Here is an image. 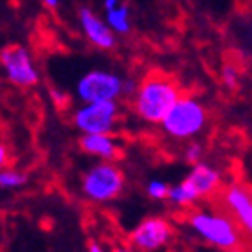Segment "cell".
I'll return each mask as SVG.
<instances>
[{
    "mask_svg": "<svg viewBox=\"0 0 252 252\" xmlns=\"http://www.w3.org/2000/svg\"><path fill=\"white\" fill-rule=\"evenodd\" d=\"M78 22L79 29L83 32V36L89 40L95 49L101 51H110L116 47V34L110 31V27L106 26L103 16H99L92 7L83 5L78 11Z\"/></svg>",
    "mask_w": 252,
    "mask_h": 252,
    "instance_id": "obj_11",
    "label": "cell"
},
{
    "mask_svg": "<svg viewBox=\"0 0 252 252\" xmlns=\"http://www.w3.org/2000/svg\"><path fill=\"white\" fill-rule=\"evenodd\" d=\"M221 180L223 177L220 169L209 162L198 160L191 164V171L186 175L184 180L169 186L166 200H169L177 207H193L202 198H209L218 193L221 188Z\"/></svg>",
    "mask_w": 252,
    "mask_h": 252,
    "instance_id": "obj_4",
    "label": "cell"
},
{
    "mask_svg": "<svg viewBox=\"0 0 252 252\" xmlns=\"http://www.w3.org/2000/svg\"><path fill=\"white\" fill-rule=\"evenodd\" d=\"M173 225L162 216H148L130 232V245L135 252H157L173 240Z\"/></svg>",
    "mask_w": 252,
    "mask_h": 252,
    "instance_id": "obj_9",
    "label": "cell"
},
{
    "mask_svg": "<svg viewBox=\"0 0 252 252\" xmlns=\"http://www.w3.org/2000/svg\"><path fill=\"white\" fill-rule=\"evenodd\" d=\"M220 78H221V83L225 85L227 89H236L238 83H240V70H238L234 65H223V68H221V74H220Z\"/></svg>",
    "mask_w": 252,
    "mask_h": 252,
    "instance_id": "obj_16",
    "label": "cell"
},
{
    "mask_svg": "<svg viewBox=\"0 0 252 252\" xmlns=\"http://www.w3.org/2000/svg\"><path fill=\"white\" fill-rule=\"evenodd\" d=\"M27 177L24 171L20 169H13V168H0V189L4 191H13V189H20L27 184Z\"/></svg>",
    "mask_w": 252,
    "mask_h": 252,
    "instance_id": "obj_14",
    "label": "cell"
},
{
    "mask_svg": "<svg viewBox=\"0 0 252 252\" xmlns=\"http://www.w3.org/2000/svg\"><path fill=\"white\" fill-rule=\"evenodd\" d=\"M168 182H164L160 179H153L146 184V194L152 200H166L168 196Z\"/></svg>",
    "mask_w": 252,
    "mask_h": 252,
    "instance_id": "obj_15",
    "label": "cell"
},
{
    "mask_svg": "<svg viewBox=\"0 0 252 252\" xmlns=\"http://www.w3.org/2000/svg\"><path fill=\"white\" fill-rule=\"evenodd\" d=\"M123 83H125V78L114 70L90 68L78 78L74 85V94L79 103L117 101L119 97H123Z\"/></svg>",
    "mask_w": 252,
    "mask_h": 252,
    "instance_id": "obj_6",
    "label": "cell"
},
{
    "mask_svg": "<svg viewBox=\"0 0 252 252\" xmlns=\"http://www.w3.org/2000/svg\"><path fill=\"white\" fill-rule=\"evenodd\" d=\"M0 67L5 79L20 89H31L40 81V70L31 51L20 43L7 45L0 51Z\"/></svg>",
    "mask_w": 252,
    "mask_h": 252,
    "instance_id": "obj_8",
    "label": "cell"
},
{
    "mask_svg": "<svg viewBox=\"0 0 252 252\" xmlns=\"http://www.w3.org/2000/svg\"><path fill=\"white\" fill-rule=\"evenodd\" d=\"M79 148L97 160H116L121 155V146L112 133H81Z\"/></svg>",
    "mask_w": 252,
    "mask_h": 252,
    "instance_id": "obj_12",
    "label": "cell"
},
{
    "mask_svg": "<svg viewBox=\"0 0 252 252\" xmlns=\"http://www.w3.org/2000/svg\"><path fill=\"white\" fill-rule=\"evenodd\" d=\"M126 186L125 173L114 160L92 164L81 177V193L89 202L110 204L123 194Z\"/></svg>",
    "mask_w": 252,
    "mask_h": 252,
    "instance_id": "obj_5",
    "label": "cell"
},
{
    "mask_svg": "<svg viewBox=\"0 0 252 252\" xmlns=\"http://www.w3.org/2000/svg\"><path fill=\"white\" fill-rule=\"evenodd\" d=\"M105 22L110 27V31L119 36H126L131 31V11L130 5L119 2L116 7L105 11Z\"/></svg>",
    "mask_w": 252,
    "mask_h": 252,
    "instance_id": "obj_13",
    "label": "cell"
},
{
    "mask_svg": "<svg viewBox=\"0 0 252 252\" xmlns=\"http://www.w3.org/2000/svg\"><path fill=\"white\" fill-rule=\"evenodd\" d=\"M42 4L45 7H49V9H56L60 5V0H42Z\"/></svg>",
    "mask_w": 252,
    "mask_h": 252,
    "instance_id": "obj_21",
    "label": "cell"
},
{
    "mask_svg": "<svg viewBox=\"0 0 252 252\" xmlns=\"http://www.w3.org/2000/svg\"><path fill=\"white\" fill-rule=\"evenodd\" d=\"M112 252H135L131 247H125V245H119V247H116Z\"/></svg>",
    "mask_w": 252,
    "mask_h": 252,
    "instance_id": "obj_22",
    "label": "cell"
},
{
    "mask_svg": "<svg viewBox=\"0 0 252 252\" xmlns=\"http://www.w3.org/2000/svg\"><path fill=\"white\" fill-rule=\"evenodd\" d=\"M189 227L202 242L220 251H238L243 243V231L223 211H194L189 216Z\"/></svg>",
    "mask_w": 252,
    "mask_h": 252,
    "instance_id": "obj_2",
    "label": "cell"
},
{
    "mask_svg": "<svg viewBox=\"0 0 252 252\" xmlns=\"http://www.w3.org/2000/svg\"><path fill=\"white\" fill-rule=\"evenodd\" d=\"M11 160V153H9V148L5 146L4 142L0 141V168H5Z\"/></svg>",
    "mask_w": 252,
    "mask_h": 252,
    "instance_id": "obj_18",
    "label": "cell"
},
{
    "mask_svg": "<svg viewBox=\"0 0 252 252\" xmlns=\"http://www.w3.org/2000/svg\"><path fill=\"white\" fill-rule=\"evenodd\" d=\"M209 112L207 106L194 95H182L175 101L162 117L160 130L173 141H191L207 128Z\"/></svg>",
    "mask_w": 252,
    "mask_h": 252,
    "instance_id": "obj_3",
    "label": "cell"
},
{
    "mask_svg": "<svg viewBox=\"0 0 252 252\" xmlns=\"http://www.w3.org/2000/svg\"><path fill=\"white\" fill-rule=\"evenodd\" d=\"M121 116L119 101L81 103L72 112V125L81 133H114Z\"/></svg>",
    "mask_w": 252,
    "mask_h": 252,
    "instance_id": "obj_7",
    "label": "cell"
},
{
    "mask_svg": "<svg viewBox=\"0 0 252 252\" xmlns=\"http://www.w3.org/2000/svg\"><path fill=\"white\" fill-rule=\"evenodd\" d=\"M221 205L243 232H252L251 189L242 182H231L221 189Z\"/></svg>",
    "mask_w": 252,
    "mask_h": 252,
    "instance_id": "obj_10",
    "label": "cell"
},
{
    "mask_svg": "<svg viewBox=\"0 0 252 252\" xmlns=\"http://www.w3.org/2000/svg\"><path fill=\"white\" fill-rule=\"evenodd\" d=\"M202 157H204V146L200 142H194L191 139V142H189L184 150V160L188 164H194L198 162V160H202Z\"/></svg>",
    "mask_w": 252,
    "mask_h": 252,
    "instance_id": "obj_17",
    "label": "cell"
},
{
    "mask_svg": "<svg viewBox=\"0 0 252 252\" xmlns=\"http://www.w3.org/2000/svg\"><path fill=\"white\" fill-rule=\"evenodd\" d=\"M87 252H106V249L99 242H90L89 247H87Z\"/></svg>",
    "mask_w": 252,
    "mask_h": 252,
    "instance_id": "obj_19",
    "label": "cell"
},
{
    "mask_svg": "<svg viewBox=\"0 0 252 252\" xmlns=\"http://www.w3.org/2000/svg\"><path fill=\"white\" fill-rule=\"evenodd\" d=\"M119 2H121V0H103V9L105 11L112 9V7H116Z\"/></svg>",
    "mask_w": 252,
    "mask_h": 252,
    "instance_id": "obj_20",
    "label": "cell"
},
{
    "mask_svg": "<svg viewBox=\"0 0 252 252\" xmlns=\"http://www.w3.org/2000/svg\"><path fill=\"white\" fill-rule=\"evenodd\" d=\"M131 97V108L142 123L158 125L180 97L179 85L164 74H150L137 83Z\"/></svg>",
    "mask_w": 252,
    "mask_h": 252,
    "instance_id": "obj_1",
    "label": "cell"
}]
</instances>
